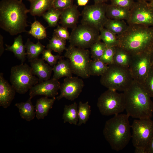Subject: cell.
Returning <instances> with one entry per match:
<instances>
[{
    "mask_svg": "<svg viewBox=\"0 0 153 153\" xmlns=\"http://www.w3.org/2000/svg\"><path fill=\"white\" fill-rule=\"evenodd\" d=\"M99 30L88 25L81 24L73 29L70 34V45L88 49L100 39Z\"/></svg>",
    "mask_w": 153,
    "mask_h": 153,
    "instance_id": "obj_10",
    "label": "cell"
},
{
    "mask_svg": "<svg viewBox=\"0 0 153 153\" xmlns=\"http://www.w3.org/2000/svg\"><path fill=\"white\" fill-rule=\"evenodd\" d=\"M100 82L108 89L124 92L133 80L129 69L114 64L108 65L101 76Z\"/></svg>",
    "mask_w": 153,
    "mask_h": 153,
    "instance_id": "obj_5",
    "label": "cell"
},
{
    "mask_svg": "<svg viewBox=\"0 0 153 153\" xmlns=\"http://www.w3.org/2000/svg\"><path fill=\"white\" fill-rule=\"evenodd\" d=\"M107 4L105 3L85 6L81 15V24L88 25L99 30L108 19L106 15Z\"/></svg>",
    "mask_w": 153,
    "mask_h": 153,
    "instance_id": "obj_12",
    "label": "cell"
},
{
    "mask_svg": "<svg viewBox=\"0 0 153 153\" xmlns=\"http://www.w3.org/2000/svg\"><path fill=\"white\" fill-rule=\"evenodd\" d=\"M3 37L1 34H0V56L3 53L5 49L3 46Z\"/></svg>",
    "mask_w": 153,
    "mask_h": 153,
    "instance_id": "obj_42",
    "label": "cell"
},
{
    "mask_svg": "<svg viewBox=\"0 0 153 153\" xmlns=\"http://www.w3.org/2000/svg\"><path fill=\"white\" fill-rule=\"evenodd\" d=\"M22 0H1L0 2V27L11 35L26 32L27 14Z\"/></svg>",
    "mask_w": 153,
    "mask_h": 153,
    "instance_id": "obj_1",
    "label": "cell"
},
{
    "mask_svg": "<svg viewBox=\"0 0 153 153\" xmlns=\"http://www.w3.org/2000/svg\"><path fill=\"white\" fill-rule=\"evenodd\" d=\"M29 2H30L32 0H27Z\"/></svg>",
    "mask_w": 153,
    "mask_h": 153,
    "instance_id": "obj_50",
    "label": "cell"
},
{
    "mask_svg": "<svg viewBox=\"0 0 153 153\" xmlns=\"http://www.w3.org/2000/svg\"><path fill=\"white\" fill-rule=\"evenodd\" d=\"M131 128L133 146L144 149L148 153L153 137V121L151 118L135 119Z\"/></svg>",
    "mask_w": 153,
    "mask_h": 153,
    "instance_id": "obj_8",
    "label": "cell"
},
{
    "mask_svg": "<svg viewBox=\"0 0 153 153\" xmlns=\"http://www.w3.org/2000/svg\"><path fill=\"white\" fill-rule=\"evenodd\" d=\"M108 0H94L95 4H100L105 3Z\"/></svg>",
    "mask_w": 153,
    "mask_h": 153,
    "instance_id": "obj_47",
    "label": "cell"
},
{
    "mask_svg": "<svg viewBox=\"0 0 153 153\" xmlns=\"http://www.w3.org/2000/svg\"><path fill=\"white\" fill-rule=\"evenodd\" d=\"M117 37L118 46L132 55L150 50L153 44V27L128 25L126 31Z\"/></svg>",
    "mask_w": 153,
    "mask_h": 153,
    "instance_id": "obj_3",
    "label": "cell"
},
{
    "mask_svg": "<svg viewBox=\"0 0 153 153\" xmlns=\"http://www.w3.org/2000/svg\"><path fill=\"white\" fill-rule=\"evenodd\" d=\"M65 50L64 56L69 60L73 74L84 79L89 78L92 60L90 51L70 45Z\"/></svg>",
    "mask_w": 153,
    "mask_h": 153,
    "instance_id": "obj_6",
    "label": "cell"
},
{
    "mask_svg": "<svg viewBox=\"0 0 153 153\" xmlns=\"http://www.w3.org/2000/svg\"><path fill=\"white\" fill-rule=\"evenodd\" d=\"M88 0H77L78 5L79 6H86Z\"/></svg>",
    "mask_w": 153,
    "mask_h": 153,
    "instance_id": "obj_43",
    "label": "cell"
},
{
    "mask_svg": "<svg viewBox=\"0 0 153 153\" xmlns=\"http://www.w3.org/2000/svg\"><path fill=\"white\" fill-rule=\"evenodd\" d=\"M53 78L58 80L64 77H71L73 74L69 60L62 58L53 67Z\"/></svg>",
    "mask_w": 153,
    "mask_h": 153,
    "instance_id": "obj_20",
    "label": "cell"
},
{
    "mask_svg": "<svg viewBox=\"0 0 153 153\" xmlns=\"http://www.w3.org/2000/svg\"><path fill=\"white\" fill-rule=\"evenodd\" d=\"M99 38L107 46H116L118 45L117 35L106 28L103 27L99 29Z\"/></svg>",
    "mask_w": 153,
    "mask_h": 153,
    "instance_id": "obj_29",
    "label": "cell"
},
{
    "mask_svg": "<svg viewBox=\"0 0 153 153\" xmlns=\"http://www.w3.org/2000/svg\"><path fill=\"white\" fill-rule=\"evenodd\" d=\"M73 0H54L53 7L62 10L70 7L73 5Z\"/></svg>",
    "mask_w": 153,
    "mask_h": 153,
    "instance_id": "obj_39",
    "label": "cell"
},
{
    "mask_svg": "<svg viewBox=\"0 0 153 153\" xmlns=\"http://www.w3.org/2000/svg\"><path fill=\"white\" fill-rule=\"evenodd\" d=\"M143 85L150 97L153 99V67H151Z\"/></svg>",
    "mask_w": 153,
    "mask_h": 153,
    "instance_id": "obj_38",
    "label": "cell"
},
{
    "mask_svg": "<svg viewBox=\"0 0 153 153\" xmlns=\"http://www.w3.org/2000/svg\"><path fill=\"white\" fill-rule=\"evenodd\" d=\"M80 14L78 6L73 5L70 7L61 11L60 23L61 26L73 29L76 26Z\"/></svg>",
    "mask_w": 153,
    "mask_h": 153,
    "instance_id": "obj_18",
    "label": "cell"
},
{
    "mask_svg": "<svg viewBox=\"0 0 153 153\" xmlns=\"http://www.w3.org/2000/svg\"><path fill=\"white\" fill-rule=\"evenodd\" d=\"M6 50L12 52L14 56L23 63L26 59V55L25 45L23 44L22 36L19 35L14 39L11 46L5 44Z\"/></svg>",
    "mask_w": 153,
    "mask_h": 153,
    "instance_id": "obj_21",
    "label": "cell"
},
{
    "mask_svg": "<svg viewBox=\"0 0 153 153\" xmlns=\"http://www.w3.org/2000/svg\"><path fill=\"white\" fill-rule=\"evenodd\" d=\"M137 1H143V2H150L151 0H136Z\"/></svg>",
    "mask_w": 153,
    "mask_h": 153,
    "instance_id": "obj_48",
    "label": "cell"
},
{
    "mask_svg": "<svg viewBox=\"0 0 153 153\" xmlns=\"http://www.w3.org/2000/svg\"><path fill=\"white\" fill-rule=\"evenodd\" d=\"M60 83L58 80L53 78L38 83L29 90L30 97L31 99L37 95H44L52 98L58 94Z\"/></svg>",
    "mask_w": 153,
    "mask_h": 153,
    "instance_id": "obj_15",
    "label": "cell"
},
{
    "mask_svg": "<svg viewBox=\"0 0 153 153\" xmlns=\"http://www.w3.org/2000/svg\"><path fill=\"white\" fill-rule=\"evenodd\" d=\"M97 105L99 112L104 116L116 115L125 110L123 93L109 89L100 95Z\"/></svg>",
    "mask_w": 153,
    "mask_h": 153,
    "instance_id": "obj_9",
    "label": "cell"
},
{
    "mask_svg": "<svg viewBox=\"0 0 153 153\" xmlns=\"http://www.w3.org/2000/svg\"><path fill=\"white\" fill-rule=\"evenodd\" d=\"M151 67L149 50L132 55L128 69L133 80L143 84Z\"/></svg>",
    "mask_w": 153,
    "mask_h": 153,
    "instance_id": "obj_11",
    "label": "cell"
},
{
    "mask_svg": "<svg viewBox=\"0 0 153 153\" xmlns=\"http://www.w3.org/2000/svg\"><path fill=\"white\" fill-rule=\"evenodd\" d=\"M126 21L128 25L153 27V7L148 2H135Z\"/></svg>",
    "mask_w": 153,
    "mask_h": 153,
    "instance_id": "obj_13",
    "label": "cell"
},
{
    "mask_svg": "<svg viewBox=\"0 0 153 153\" xmlns=\"http://www.w3.org/2000/svg\"><path fill=\"white\" fill-rule=\"evenodd\" d=\"M62 119L64 123L68 122L75 125H77L78 121V105L76 102L65 106Z\"/></svg>",
    "mask_w": 153,
    "mask_h": 153,
    "instance_id": "obj_26",
    "label": "cell"
},
{
    "mask_svg": "<svg viewBox=\"0 0 153 153\" xmlns=\"http://www.w3.org/2000/svg\"><path fill=\"white\" fill-rule=\"evenodd\" d=\"M28 33L38 40H42L47 37L46 28L40 22L36 20L31 24V29Z\"/></svg>",
    "mask_w": 153,
    "mask_h": 153,
    "instance_id": "obj_33",
    "label": "cell"
},
{
    "mask_svg": "<svg viewBox=\"0 0 153 153\" xmlns=\"http://www.w3.org/2000/svg\"><path fill=\"white\" fill-rule=\"evenodd\" d=\"M135 2L134 0H111L110 4L130 10Z\"/></svg>",
    "mask_w": 153,
    "mask_h": 153,
    "instance_id": "obj_41",
    "label": "cell"
},
{
    "mask_svg": "<svg viewBox=\"0 0 153 153\" xmlns=\"http://www.w3.org/2000/svg\"><path fill=\"white\" fill-rule=\"evenodd\" d=\"M149 3L153 7V0H151Z\"/></svg>",
    "mask_w": 153,
    "mask_h": 153,
    "instance_id": "obj_49",
    "label": "cell"
},
{
    "mask_svg": "<svg viewBox=\"0 0 153 153\" xmlns=\"http://www.w3.org/2000/svg\"><path fill=\"white\" fill-rule=\"evenodd\" d=\"M129 117L127 114H119L114 115L105 122L103 134L114 150L119 151L122 150L131 138Z\"/></svg>",
    "mask_w": 153,
    "mask_h": 153,
    "instance_id": "obj_4",
    "label": "cell"
},
{
    "mask_svg": "<svg viewBox=\"0 0 153 153\" xmlns=\"http://www.w3.org/2000/svg\"><path fill=\"white\" fill-rule=\"evenodd\" d=\"M150 59L152 67H153V44L150 50Z\"/></svg>",
    "mask_w": 153,
    "mask_h": 153,
    "instance_id": "obj_45",
    "label": "cell"
},
{
    "mask_svg": "<svg viewBox=\"0 0 153 153\" xmlns=\"http://www.w3.org/2000/svg\"><path fill=\"white\" fill-rule=\"evenodd\" d=\"M66 41L63 40L53 33L51 39L49 40V43L47 45V49L60 54L64 50H65Z\"/></svg>",
    "mask_w": 153,
    "mask_h": 153,
    "instance_id": "obj_31",
    "label": "cell"
},
{
    "mask_svg": "<svg viewBox=\"0 0 153 153\" xmlns=\"http://www.w3.org/2000/svg\"><path fill=\"white\" fill-rule=\"evenodd\" d=\"M78 126H80L85 124L88 121L91 114V107L88 102L83 103L80 101L78 105Z\"/></svg>",
    "mask_w": 153,
    "mask_h": 153,
    "instance_id": "obj_32",
    "label": "cell"
},
{
    "mask_svg": "<svg viewBox=\"0 0 153 153\" xmlns=\"http://www.w3.org/2000/svg\"><path fill=\"white\" fill-rule=\"evenodd\" d=\"M108 65L101 60H91L90 67V76H101L106 71Z\"/></svg>",
    "mask_w": 153,
    "mask_h": 153,
    "instance_id": "obj_34",
    "label": "cell"
},
{
    "mask_svg": "<svg viewBox=\"0 0 153 153\" xmlns=\"http://www.w3.org/2000/svg\"><path fill=\"white\" fill-rule=\"evenodd\" d=\"M10 81L16 92L20 94L26 93L39 82L31 66L24 63L12 67Z\"/></svg>",
    "mask_w": 153,
    "mask_h": 153,
    "instance_id": "obj_7",
    "label": "cell"
},
{
    "mask_svg": "<svg viewBox=\"0 0 153 153\" xmlns=\"http://www.w3.org/2000/svg\"><path fill=\"white\" fill-rule=\"evenodd\" d=\"M123 93L125 110L129 116L137 119L151 118L153 103L143 84L133 80Z\"/></svg>",
    "mask_w": 153,
    "mask_h": 153,
    "instance_id": "obj_2",
    "label": "cell"
},
{
    "mask_svg": "<svg viewBox=\"0 0 153 153\" xmlns=\"http://www.w3.org/2000/svg\"><path fill=\"white\" fill-rule=\"evenodd\" d=\"M135 153H147L146 150L140 148H135L134 150Z\"/></svg>",
    "mask_w": 153,
    "mask_h": 153,
    "instance_id": "obj_44",
    "label": "cell"
},
{
    "mask_svg": "<svg viewBox=\"0 0 153 153\" xmlns=\"http://www.w3.org/2000/svg\"><path fill=\"white\" fill-rule=\"evenodd\" d=\"M130 10L114 5H107L106 15L108 18L116 20H126L128 18Z\"/></svg>",
    "mask_w": 153,
    "mask_h": 153,
    "instance_id": "obj_24",
    "label": "cell"
},
{
    "mask_svg": "<svg viewBox=\"0 0 153 153\" xmlns=\"http://www.w3.org/2000/svg\"><path fill=\"white\" fill-rule=\"evenodd\" d=\"M61 11L52 7L45 12L42 16L47 22L49 26L55 27L58 25Z\"/></svg>",
    "mask_w": 153,
    "mask_h": 153,
    "instance_id": "obj_30",
    "label": "cell"
},
{
    "mask_svg": "<svg viewBox=\"0 0 153 153\" xmlns=\"http://www.w3.org/2000/svg\"><path fill=\"white\" fill-rule=\"evenodd\" d=\"M132 57V54L122 48L117 46L116 48L113 64L128 68Z\"/></svg>",
    "mask_w": 153,
    "mask_h": 153,
    "instance_id": "obj_25",
    "label": "cell"
},
{
    "mask_svg": "<svg viewBox=\"0 0 153 153\" xmlns=\"http://www.w3.org/2000/svg\"><path fill=\"white\" fill-rule=\"evenodd\" d=\"M29 97L25 102L16 103L15 106L18 109L21 118L28 122L33 120L36 116L35 108Z\"/></svg>",
    "mask_w": 153,
    "mask_h": 153,
    "instance_id": "obj_23",
    "label": "cell"
},
{
    "mask_svg": "<svg viewBox=\"0 0 153 153\" xmlns=\"http://www.w3.org/2000/svg\"><path fill=\"white\" fill-rule=\"evenodd\" d=\"M25 45L26 55L29 61L38 58L39 55L42 54L45 50V46L40 41L34 43L29 38L27 39Z\"/></svg>",
    "mask_w": 153,
    "mask_h": 153,
    "instance_id": "obj_27",
    "label": "cell"
},
{
    "mask_svg": "<svg viewBox=\"0 0 153 153\" xmlns=\"http://www.w3.org/2000/svg\"><path fill=\"white\" fill-rule=\"evenodd\" d=\"M52 51L49 49H45L42 54V58L46 61L50 65L53 66L59 60L62 58V57L60 55L53 54Z\"/></svg>",
    "mask_w": 153,
    "mask_h": 153,
    "instance_id": "obj_36",
    "label": "cell"
},
{
    "mask_svg": "<svg viewBox=\"0 0 153 153\" xmlns=\"http://www.w3.org/2000/svg\"><path fill=\"white\" fill-rule=\"evenodd\" d=\"M16 91L5 80L3 73H0V106L4 109L9 107L14 98Z\"/></svg>",
    "mask_w": 153,
    "mask_h": 153,
    "instance_id": "obj_16",
    "label": "cell"
},
{
    "mask_svg": "<svg viewBox=\"0 0 153 153\" xmlns=\"http://www.w3.org/2000/svg\"><path fill=\"white\" fill-rule=\"evenodd\" d=\"M56 99L55 97L49 98L46 96L37 99L35 108L36 117L37 119H44L47 115Z\"/></svg>",
    "mask_w": 153,
    "mask_h": 153,
    "instance_id": "obj_19",
    "label": "cell"
},
{
    "mask_svg": "<svg viewBox=\"0 0 153 153\" xmlns=\"http://www.w3.org/2000/svg\"><path fill=\"white\" fill-rule=\"evenodd\" d=\"M59 38L65 40H69L70 34L67 28L62 26L58 25L54 29V33Z\"/></svg>",
    "mask_w": 153,
    "mask_h": 153,
    "instance_id": "obj_40",
    "label": "cell"
},
{
    "mask_svg": "<svg viewBox=\"0 0 153 153\" xmlns=\"http://www.w3.org/2000/svg\"><path fill=\"white\" fill-rule=\"evenodd\" d=\"M32 73L37 76L40 82L50 79L53 67L45 62L42 58H36L30 61Z\"/></svg>",
    "mask_w": 153,
    "mask_h": 153,
    "instance_id": "obj_17",
    "label": "cell"
},
{
    "mask_svg": "<svg viewBox=\"0 0 153 153\" xmlns=\"http://www.w3.org/2000/svg\"><path fill=\"white\" fill-rule=\"evenodd\" d=\"M82 79L78 77H67L60 84V94L56 97L59 100L64 98L68 100L74 101L77 98L84 86Z\"/></svg>",
    "mask_w": 153,
    "mask_h": 153,
    "instance_id": "obj_14",
    "label": "cell"
},
{
    "mask_svg": "<svg viewBox=\"0 0 153 153\" xmlns=\"http://www.w3.org/2000/svg\"><path fill=\"white\" fill-rule=\"evenodd\" d=\"M54 0H32L29 13L33 16H40L53 7Z\"/></svg>",
    "mask_w": 153,
    "mask_h": 153,
    "instance_id": "obj_22",
    "label": "cell"
},
{
    "mask_svg": "<svg viewBox=\"0 0 153 153\" xmlns=\"http://www.w3.org/2000/svg\"><path fill=\"white\" fill-rule=\"evenodd\" d=\"M148 153H153V137L148 150Z\"/></svg>",
    "mask_w": 153,
    "mask_h": 153,
    "instance_id": "obj_46",
    "label": "cell"
},
{
    "mask_svg": "<svg viewBox=\"0 0 153 153\" xmlns=\"http://www.w3.org/2000/svg\"><path fill=\"white\" fill-rule=\"evenodd\" d=\"M99 39L94 42L90 48L91 58L93 60L100 59L107 47L106 44Z\"/></svg>",
    "mask_w": 153,
    "mask_h": 153,
    "instance_id": "obj_35",
    "label": "cell"
},
{
    "mask_svg": "<svg viewBox=\"0 0 153 153\" xmlns=\"http://www.w3.org/2000/svg\"><path fill=\"white\" fill-rule=\"evenodd\" d=\"M128 25L123 20L108 18L104 27L117 35H120L127 29Z\"/></svg>",
    "mask_w": 153,
    "mask_h": 153,
    "instance_id": "obj_28",
    "label": "cell"
},
{
    "mask_svg": "<svg viewBox=\"0 0 153 153\" xmlns=\"http://www.w3.org/2000/svg\"><path fill=\"white\" fill-rule=\"evenodd\" d=\"M116 47L107 46L100 60L108 65L113 64Z\"/></svg>",
    "mask_w": 153,
    "mask_h": 153,
    "instance_id": "obj_37",
    "label": "cell"
}]
</instances>
